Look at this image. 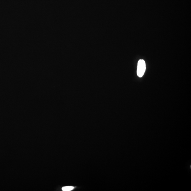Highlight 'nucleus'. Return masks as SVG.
<instances>
[{"instance_id":"obj_2","label":"nucleus","mask_w":191,"mask_h":191,"mask_svg":"<svg viewBox=\"0 0 191 191\" xmlns=\"http://www.w3.org/2000/svg\"><path fill=\"white\" fill-rule=\"evenodd\" d=\"M74 188V187L72 186H65L62 188V190L64 191H69L73 190Z\"/></svg>"},{"instance_id":"obj_1","label":"nucleus","mask_w":191,"mask_h":191,"mask_svg":"<svg viewBox=\"0 0 191 191\" xmlns=\"http://www.w3.org/2000/svg\"><path fill=\"white\" fill-rule=\"evenodd\" d=\"M146 70V65L145 61L140 59L138 63L137 74L138 77L141 78L145 74Z\"/></svg>"}]
</instances>
